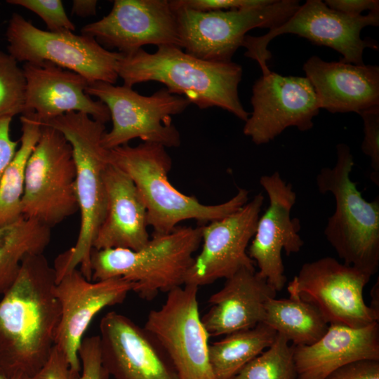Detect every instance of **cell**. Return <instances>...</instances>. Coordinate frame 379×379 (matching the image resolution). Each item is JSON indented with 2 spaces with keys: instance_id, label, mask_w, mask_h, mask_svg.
Masks as SVG:
<instances>
[{
  "instance_id": "obj_41",
  "label": "cell",
  "mask_w": 379,
  "mask_h": 379,
  "mask_svg": "<svg viewBox=\"0 0 379 379\" xmlns=\"http://www.w3.org/2000/svg\"><path fill=\"white\" fill-rule=\"evenodd\" d=\"M0 379H8V378L0 375Z\"/></svg>"
},
{
  "instance_id": "obj_6",
  "label": "cell",
  "mask_w": 379,
  "mask_h": 379,
  "mask_svg": "<svg viewBox=\"0 0 379 379\" xmlns=\"http://www.w3.org/2000/svg\"><path fill=\"white\" fill-rule=\"evenodd\" d=\"M336 152L334 166L323 168L316 178L319 192L331 193L335 203L324 234L343 263L371 277L379 267V199L366 201L351 180L349 146L338 144Z\"/></svg>"
},
{
  "instance_id": "obj_35",
  "label": "cell",
  "mask_w": 379,
  "mask_h": 379,
  "mask_svg": "<svg viewBox=\"0 0 379 379\" xmlns=\"http://www.w3.org/2000/svg\"><path fill=\"white\" fill-rule=\"evenodd\" d=\"M79 375L72 371L66 357L55 345L45 365L36 373L25 379H78Z\"/></svg>"
},
{
  "instance_id": "obj_26",
  "label": "cell",
  "mask_w": 379,
  "mask_h": 379,
  "mask_svg": "<svg viewBox=\"0 0 379 379\" xmlns=\"http://www.w3.org/2000/svg\"><path fill=\"white\" fill-rule=\"evenodd\" d=\"M50 240L51 228L25 217L0 227V295L15 281L22 260L43 254Z\"/></svg>"
},
{
  "instance_id": "obj_33",
  "label": "cell",
  "mask_w": 379,
  "mask_h": 379,
  "mask_svg": "<svg viewBox=\"0 0 379 379\" xmlns=\"http://www.w3.org/2000/svg\"><path fill=\"white\" fill-rule=\"evenodd\" d=\"M81 373L78 379H108L101 362L99 335L83 338L79 349Z\"/></svg>"
},
{
  "instance_id": "obj_40",
  "label": "cell",
  "mask_w": 379,
  "mask_h": 379,
  "mask_svg": "<svg viewBox=\"0 0 379 379\" xmlns=\"http://www.w3.org/2000/svg\"><path fill=\"white\" fill-rule=\"evenodd\" d=\"M379 286H378V279L377 281V282L374 284L372 290H371V297H372V300H371V307L372 309H373L375 311H376L377 312H379Z\"/></svg>"
},
{
  "instance_id": "obj_5",
  "label": "cell",
  "mask_w": 379,
  "mask_h": 379,
  "mask_svg": "<svg viewBox=\"0 0 379 379\" xmlns=\"http://www.w3.org/2000/svg\"><path fill=\"white\" fill-rule=\"evenodd\" d=\"M201 243V225L177 226L168 233H153L138 250L93 248L91 281L121 277L133 283V291L139 297L151 300L160 292L184 285Z\"/></svg>"
},
{
  "instance_id": "obj_12",
  "label": "cell",
  "mask_w": 379,
  "mask_h": 379,
  "mask_svg": "<svg viewBox=\"0 0 379 379\" xmlns=\"http://www.w3.org/2000/svg\"><path fill=\"white\" fill-rule=\"evenodd\" d=\"M199 287L184 284L149 312L144 328L164 350L178 379H215L208 357L209 335L199 312Z\"/></svg>"
},
{
  "instance_id": "obj_30",
  "label": "cell",
  "mask_w": 379,
  "mask_h": 379,
  "mask_svg": "<svg viewBox=\"0 0 379 379\" xmlns=\"http://www.w3.org/2000/svg\"><path fill=\"white\" fill-rule=\"evenodd\" d=\"M25 79L18 62L0 51V118L24 111Z\"/></svg>"
},
{
  "instance_id": "obj_3",
  "label": "cell",
  "mask_w": 379,
  "mask_h": 379,
  "mask_svg": "<svg viewBox=\"0 0 379 379\" xmlns=\"http://www.w3.org/2000/svg\"><path fill=\"white\" fill-rule=\"evenodd\" d=\"M107 159L134 182L147 210L148 226L154 233L171 232L187 220L206 225L238 211L248 201L249 192L244 188H239L230 199L215 205L203 204L196 197L180 192L168 178L172 159L166 147L158 143L119 146L108 150Z\"/></svg>"
},
{
  "instance_id": "obj_23",
  "label": "cell",
  "mask_w": 379,
  "mask_h": 379,
  "mask_svg": "<svg viewBox=\"0 0 379 379\" xmlns=\"http://www.w3.org/2000/svg\"><path fill=\"white\" fill-rule=\"evenodd\" d=\"M103 179L106 211L98 228L93 248L138 250L149 240L145 204L130 177L108 163Z\"/></svg>"
},
{
  "instance_id": "obj_8",
  "label": "cell",
  "mask_w": 379,
  "mask_h": 379,
  "mask_svg": "<svg viewBox=\"0 0 379 379\" xmlns=\"http://www.w3.org/2000/svg\"><path fill=\"white\" fill-rule=\"evenodd\" d=\"M298 0H274L264 6L229 11H197L173 8L180 48L202 60L230 62L254 28H276L300 7Z\"/></svg>"
},
{
  "instance_id": "obj_25",
  "label": "cell",
  "mask_w": 379,
  "mask_h": 379,
  "mask_svg": "<svg viewBox=\"0 0 379 379\" xmlns=\"http://www.w3.org/2000/svg\"><path fill=\"white\" fill-rule=\"evenodd\" d=\"M288 298H269L263 323L283 335L293 345H310L326 332L328 324L319 310L298 295Z\"/></svg>"
},
{
  "instance_id": "obj_20",
  "label": "cell",
  "mask_w": 379,
  "mask_h": 379,
  "mask_svg": "<svg viewBox=\"0 0 379 379\" xmlns=\"http://www.w3.org/2000/svg\"><path fill=\"white\" fill-rule=\"evenodd\" d=\"M24 111L35 113L41 123L68 112H81L105 124L110 120L107 107L86 92L82 76L49 62H25Z\"/></svg>"
},
{
  "instance_id": "obj_36",
  "label": "cell",
  "mask_w": 379,
  "mask_h": 379,
  "mask_svg": "<svg viewBox=\"0 0 379 379\" xmlns=\"http://www.w3.org/2000/svg\"><path fill=\"white\" fill-rule=\"evenodd\" d=\"M325 379H379V361L361 360L347 364Z\"/></svg>"
},
{
  "instance_id": "obj_27",
  "label": "cell",
  "mask_w": 379,
  "mask_h": 379,
  "mask_svg": "<svg viewBox=\"0 0 379 379\" xmlns=\"http://www.w3.org/2000/svg\"><path fill=\"white\" fill-rule=\"evenodd\" d=\"M277 332L262 322L233 332L208 346L211 368L215 379H232L250 361L268 348Z\"/></svg>"
},
{
  "instance_id": "obj_16",
  "label": "cell",
  "mask_w": 379,
  "mask_h": 379,
  "mask_svg": "<svg viewBox=\"0 0 379 379\" xmlns=\"http://www.w3.org/2000/svg\"><path fill=\"white\" fill-rule=\"evenodd\" d=\"M81 34L123 55L148 44L180 48L175 14L167 0H115L107 15L84 25Z\"/></svg>"
},
{
  "instance_id": "obj_17",
  "label": "cell",
  "mask_w": 379,
  "mask_h": 379,
  "mask_svg": "<svg viewBox=\"0 0 379 379\" xmlns=\"http://www.w3.org/2000/svg\"><path fill=\"white\" fill-rule=\"evenodd\" d=\"M260 184L268 196L269 205L259 217L247 252L258 266V274L278 292L286 282L282 251L289 255L298 253L304 244L299 234L300 220L291 216L296 193L278 171L261 176Z\"/></svg>"
},
{
  "instance_id": "obj_22",
  "label": "cell",
  "mask_w": 379,
  "mask_h": 379,
  "mask_svg": "<svg viewBox=\"0 0 379 379\" xmlns=\"http://www.w3.org/2000/svg\"><path fill=\"white\" fill-rule=\"evenodd\" d=\"M277 291L255 269L243 268L209 298L201 321L209 336L225 335L263 322L265 303Z\"/></svg>"
},
{
  "instance_id": "obj_2",
  "label": "cell",
  "mask_w": 379,
  "mask_h": 379,
  "mask_svg": "<svg viewBox=\"0 0 379 379\" xmlns=\"http://www.w3.org/2000/svg\"><path fill=\"white\" fill-rule=\"evenodd\" d=\"M118 75L124 86L157 81L172 94L181 95L204 109L220 107L246 121L247 112L239 97L242 77L240 65L200 60L176 46H161L149 53L142 48L123 55L118 62Z\"/></svg>"
},
{
  "instance_id": "obj_11",
  "label": "cell",
  "mask_w": 379,
  "mask_h": 379,
  "mask_svg": "<svg viewBox=\"0 0 379 379\" xmlns=\"http://www.w3.org/2000/svg\"><path fill=\"white\" fill-rule=\"evenodd\" d=\"M379 11L366 15L350 16L327 6L321 0H307L285 22L270 29L260 36L246 35L242 46L245 55L259 64L262 74L270 72L267 61L271 58L269 43L283 34H294L317 45L326 46L343 55L340 61L364 65L363 53L366 48L378 49L377 41L362 39L361 31L367 26H378Z\"/></svg>"
},
{
  "instance_id": "obj_9",
  "label": "cell",
  "mask_w": 379,
  "mask_h": 379,
  "mask_svg": "<svg viewBox=\"0 0 379 379\" xmlns=\"http://www.w3.org/2000/svg\"><path fill=\"white\" fill-rule=\"evenodd\" d=\"M78 211L72 146L58 130L41 124L25 168L22 216L51 229Z\"/></svg>"
},
{
  "instance_id": "obj_10",
  "label": "cell",
  "mask_w": 379,
  "mask_h": 379,
  "mask_svg": "<svg viewBox=\"0 0 379 379\" xmlns=\"http://www.w3.org/2000/svg\"><path fill=\"white\" fill-rule=\"evenodd\" d=\"M6 36L8 53L18 62H49L82 76L88 83L114 84L119 77L122 54L106 49L91 36L43 30L17 13L8 21Z\"/></svg>"
},
{
  "instance_id": "obj_32",
  "label": "cell",
  "mask_w": 379,
  "mask_h": 379,
  "mask_svg": "<svg viewBox=\"0 0 379 379\" xmlns=\"http://www.w3.org/2000/svg\"><path fill=\"white\" fill-rule=\"evenodd\" d=\"M364 122V140L361 150L371 160L373 172L371 180L379 185V105L361 112L359 114Z\"/></svg>"
},
{
  "instance_id": "obj_18",
  "label": "cell",
  "mask_w": 379,
  "mask_h": 379,
  "mask_svg": "<svg viewBox=\"0 0 379 379\" xmlns=\"http://www.w3.org/2000/svg\"><path fill=\"white\" fill-rule=\"evenodd\" d=\"M133 287V283L121 277L89 281L77 268L56 282L54 294L61 314L55 345L74 373L80 374L79 349L95 316L107 307L122 303Z\"/></svg>"
},
{
  "instance_id": "obj_39",
  "label": "cell",
  "mask_w": 379,
  "mask_h": 379,
  "mask_svg": "<svg viewBox=\"0 0 379 379\" xmlns=\"http://www.w3.org/2000/svg\"><path fill=\"white\" fill-rule=\"evenodd\" d=\"M97 4L96 0H74L72 13L79 17L95 15Z\"/></svg>"
},
{
  "instance_id": "obj_21",
  "label": "cell",
  "mask_w": 379,
  "mask_h": 379,
  "mask_svg": "<svg viewBox=\"0 0 379 379\" xmlns=\"http://www.w3.org/2000/svg\"><path fill=\"white\" fill-rule=\"evenodd\" d=\"M320 109L361 112L379 105V66L326 62L317 55L303 65Z\"/></svg>"
},
{
  "instance_id": "obj_34",
  "label": "cell",
  "mask_w": 379,
  "mask_h": 379,
  "mask_svg": "<svg viewBox=\"0 0 379 379\" xmlns=\"http://www.w3.org/2000/svg\"><path fill=\"white\" fill-rule=\"evenodd\" d=\"M274 0H171L173 8H182L207 12L264 6Z\"/></svg>"
},
{
  "instance_id": "obj_19",
  "label": "cell",
  "mask_w": 379,
  "mask_h": 379,
  "mask_svg": "<svg viewBox=\"0 0 379 379\" xmlns=\"http://www.w3.org/2000/svg\"><path fill=\"white\" fill-rule=\"evenodd\" d=\"M100 332L102 365L114 379H178L164 350L128 317L107 312Z\"/></svg>"
},
{
  "instance_id": "obj_31",
  "label": "cell",
  "mask_w": 379,
  "mask_h": 379,
  "mask_svg": "<svg viewBox=\"0 0 379 379\" xmlns=\"http://www.w3.org/2000/svg\"><path fill=\"white\" fill-rule=\"evenodd\" d=\"M6 2L39 15L46 25L48 31L74 32L75 30V25L67 16L60 0H8Z\"/></svg>"
},
{
  "instance_id": "obj_28",
  "label": "cell",
  "mask_w": 379,
  "mask_h": 379,
  "mask_svg": "<svg viewBox=\"0 0 379 379\" xmlns=\"http://www.w3.org/2000/svg\"><path fill=\"white\" fill-rule=\"evenodd\" d=\"M20 121V147L0 179V227L23 217L22 199L25 168L41 134V123L34 112L22 113Z\"/></svg>"
},
{
  "instance_id": "obj_24",
  "label": "cell",
  "mask_w": 379,
  "mask_h": 379,
  "mask_svg": "<svg viewBox=\"0 0 379 379\" xmlns=\"http://www.w3.org/2000/svg\"><path fill=\"white\" fill-rule=\"evenodd\" d=\"M293 348L297 379H325L347 364L379 361V324L359 328L329 324L319 340Z\"/></svg>"
},
{
  "instance_id": "obj_13",
  "label": "cell",
  "mask_w": 379,
  "mask_h": 379,
  "mask_svg": "<svg viewBox=\"0 0 379 379\" xmlns=\"http://www.w3.org/2000/svg\"><path fill=\"white\" fill-rule=\"evenodd\" d=\"M370 279L358 269L327 256L302 265L287 290L314 305L328 324L359 328L379 320V312L367 305L363 297Z\"/></svg>"
},
{
  "instance_id": "obj_29",
  "label": "cell",
  "mask_w": 379,
  "mask_h": 379,
  "mask_svg": "<svg viewBox=\"0 0 379 379\" xmlns=\"http://www.w3.org/2000/svg\"><path fill=\"white\" fill-rule=\"evenodd\" d=\"M232 379H297L293 345L277 333L273 343L246 364Z\"/></svg>"
},
{
  "instance_id": "obj_4",
  "label": "cell",
  "mask_w": 379,
  "mask_h": 379,
  "mask_svg": "<svg viewBox=\"0 0 379 379\" xmlns=\"http://www.w3.org/2000/svg\"><path fill=\"white\" fill-rule=\"evenodd\" d=\"M41 124L62 133L72 146L76 166V192L81 219L79 232L74 246L59 254L55 260L56 282L77 267L91 281L93 244L106 211L103 173L109 163L108 149L102 145L105 126L81 112H68Z\"/></svg>"
},
{
  "instance_id": "obj_1",
  "label": "cell",
  "mask_w": 379,
  "mask_h": 379,
  "mask_svg": "<svg viewBox=\"0 0 379 379\" xmlns=\"http://www.w3.org/2000/svg\"><path fill=\"white\" fill-rule=\"evenodd\" d=\"M55 284V270L44 253L22 260L0 300V375L25 379L48 360L61 314Z\"/></svg>"
},
{
  "instance_id": "obj_38",
  "label": "cell",
  "mask_w": 379,
  "mask_h": 379,
  "mask_svg": "<svg viewBox=\"0 0 379 379\" xmlns=\"http://www.w3.org/2000/svg\"><path fill=\"white\" fill-rule=\"evenodd\" d=\"M330 8L350 16H359L364 11H379L378 0H326Z\"/></svg>"
},
{
  "instance_id": "obj_15",
  "label": "cell",
  "mask_w": 379,
  "mask_h": 379,
  "mask_svg": "<svg viewBox=\"0 0 379 379\" xmlns=\"http://www.w3.org/2000/svg\"><path fill=\"white\" fill-rule=\"evenodd\" d=\"M263 201L260 192L238 211L201 225V251L194 258L184 284L199 287L219 279H227L243 268L255 269L247 248Z\"/></svg>"
},
{
  "instance_id": "obj_14",
  "label": "cell",
  "mask_w": 379,
  "mask_h": 379,
  "mask_svg": "<svg viewBox=\"0 0 379 379\" xmlns=\"http://www.w3.org/2000/svg\"><path fill=\"white\" fill-rule=\"evenodd\" d=\"M253 112L243 132L257 145L267 144L288 127L311 129L319 112L314 89L307 77L270 72L253 84Z\"/></svg>"
},
{
  "instance_id": "obj_37",
  "label": "cell",
  "mask_w": 379,
  "mask_h": 379,
  "mask_svg": "<svg viewBox=\"0 0 379 379\" xmlns=\"http://www.w3.org/2000/svg\"><path fill=\"white\" fill-rule=\"evenodd\" d=\"M13 117L0 118V179L14 158L18 141L11 137V124Z\"/></svg>"
},
{
  "instance_id": "obj_7",
  "label": "cell",
  "mask_w": 379,
  "mask_h": 379,
  "mask_svg": "<svg viewBox=\"0 0 379 379\" xmlns=\"http://www.w3.org/2000/svg\"><path fill=\"white\" fill-rule=\"evenodd\" d=\"M86 92L98 98L109 111L112 127L102 138L106 149L136 138L165 147L180 146V135L172 116L181 114L191 104L185 97L172 94L166 88L146 96L124 85L101 81L88 83Z\"/></svg>"
}]
</instances>
